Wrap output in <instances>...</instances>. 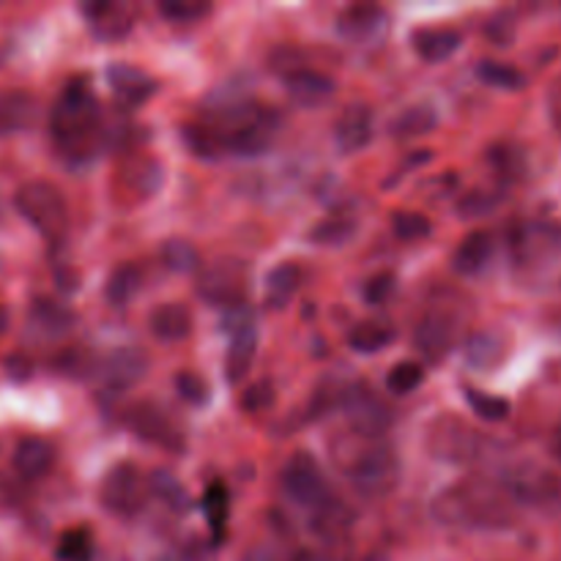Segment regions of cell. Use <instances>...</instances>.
Wrapping results in <instances>:
<instances>
[{
    "label": "cell",
    "instance_id": "cell-11",
    "mask_svg": "<svg viewBox=\"0 0 561 561\" xmlns=\"http://www.w3.org/2000/svg\"><path fill=\"white\" fill-rule=\"evenodd\" d=\"M129 427L142 442L159 444L164 449L184 447V433H181V427L162 409H157V405H135L129 411Z\"/></svg>",
    "mask_w": 561,
    "mask_h": 561
},
{
    "label": "cell",
    "instance_id": "cell-16",
    "mask_svg": "<svg viewBox=\"0 0 561 561\" xmlns=\"http://www.w3.org/2000/svg\"><path fill=\"white\" fill-rule=\"evenodd\" d=\"M285 91L294 99L296 104H305V107H316L332 99L334 93V80L323 71L316 69H294L290 75H285Z\"/></svg>",
    "mask_w": 561,
    "mask_h": 561
},
{
    "label": "cell",
    "instance_id": "cell-22",
    "mask_svg": "<svg viewBox=\"0 0 561 561\" xmlns=\"http://www.w3.org/2000/svg\"><path fill=\"white\" fill-rule=\"evenodd\" d=\"M493 233L491 230H474L460 241V247L453 255V266L458 274H477L488 266L493 255Z\"/></svg>",
    "mask_w": 561,
    "mask_h": 561
},
{
    "label": "cell",
    "instance_id": "cell-14",
    "mask_svg": "<svg viewBox=\"0 0 561 561\" xmlns=\"http://www.w3.org/2000/svg\"><path fill=\"white\" fill-rule=\"evenodd\" d=\"M38 102L33 93L22 88H3L0 91V135H16L36 124Z\"/></svg>",
    "mask_w": 561,
    "mask_h": 561
},
{
    "label": "cell",
    "instance_id": "cell-35",
    "mask_svg": "<svg viewBox=\"0 0 561 561\" xmlns=\"http://www.w3.org/2000/svg\"><path fill=\"white\" fill-rule=\"evenodd\" d=\"M477 71H480L482 80H485L488 85H493V88L515 91V88L524 85V75H520L515 66L502 64V60H482V64L477 66Z\"/></svg>",
    "mask_w": 561,
    "mask_h": 561
},
{
    "label": "cell",
    "instance_id": "cell-17",
    "mask_svg": "<svg viewBox=\"0 0 561 561\" xmlns=\"http://www.w3.org/2000/svg\"><path fill=\"white\" fill-rule=\"evenodd\" d=\"M82 14L99 38H121L135 25V11L121 3H85Z\"/></svg>",
    "mask_w": 561,
    "mask_h": 561
},
{
    "label": "cell",
    "instance_id": "cell-3",
    "mask_svg": "<svg viewBox=\"0 0 561 561\" xmlns=\"http://www.w3.org/2000/svg\"><path fill=\"white\" fill-rule=\"evenodd\" d=\"M16 211L47 239H60L69 225V211L60 190L49 181H27L14 195Z\"/></svg>",
    "mask_w": 561,
    "mask_h": 561
},
{
    "label": "cell",
    "instance_id": "cell-5",
    "mask_svg": "<svg viewBox=\"0 0 561 561\" xmlns=\"http://www.w3.org/2000/svg\"><path fill=\"white\" fill-rule=\"evenodd\" d=\"M247 285V266L233 257H222V261L206 263V266L197 268V294L203 301L214 307H225V310H233V307L244 305Z\"/></svg>",
    "mask_w": 561,
    "mask_h": 561
},
{
    "label": "cell",
    "instance_id": "cell-44",
    "mask_svg": "<svg viewBox=\"0 0 561 561\" xmlns=\"http://www.w3.org/2000/svg\"><path fill=\"white\" fill-rule=\"evenodd\" d=\"M499 203V195L496 192H469V195L460 201V214L463 217H482V214L493 211Z\"/></svg>",
    "mask_w": 561,
    "mask_h": 561
},
{
    "label": "cell",
    "instance_id": "cell-12",
    "mask_svg": "<svg viewBox=\"0 0 561 561\" xmlns=\"http://www.w3.org/2000/svg\"><path fill=\"white\" fill-rule=\"evenodd\" d=\"M148 373V356L140 348H118L102 362V376L104 387L124 392V389L137 387Z\"/></svg>",
    "mask_w": 561,
    "mask_h": 561
},
{
    "label": "cell",
    "instance_id": "cell-47",
    "mask_svg": "<svg viewBox=\"0 0 561 561\" xmlns=\"http://www.w3.org/2000/svg\"><path fill=\"white\" fill-rule=\"evenodd\" d=\"M241 561H279V557L272 551V548L255 546V548H250L244 557H241Z\"/></svg>",
    "mask_w": 561,
    "mask_h": 561
},
{
    "label": "cell",
    "instance_id": "cell-30",
    "mask_svg": "<svg viewBox=\"0 0 561 561\" xmlns=\"http://www.w3.org/2000/svg\"><path fill=\"white\" fill-rule=\"evenodd\" d=\"M148 491L153 493V496L162 499L168 507H173L175 513H184L186 507H190V496H186V491L181 488V482L175 480L173 474H168V471H153L151 477H148Z\"/></svg>",
    "mask_w": 561,
    "mask_h": 561
},
{
    "label": "cell",
    "instance_id": "cell-45",
    "mask_svg": "<svg viewBox=\"0 0 561 561\" xmlns=\"http://www.w3.org/2000/svg\"><path fill=\"white\" fill-rule=\"evenodd\" d=\"M392 294H394V277L389 272H381V274H376V277L367 279L365 299L370 301L373 307L387 305L389 296H392Z\"/></svg>",
    "mask_w": 561,
    "mask_h": 561
},
{
    "label": "cell",
    "instance_id": "cell-43",
    "mask_svg": "<svg viewBox=\"0 0 561 561\" xmlns=\"http://www.w3.org/2000/svg\"><path fill=\"white\" fill-rule=\"evenodd\" d=\"M274 403V383L272 381H257L241 394V409L247 414H261V411L272 409Z\"/></svg>",
    "mask_w": 561,
    "mask_h": 561
},
{
    "label": "cell",
    "instance_id": "cell-8",
    "mask_svg": "<svg viewBox=\"0 0 561 561\" xmlns=\"http://www.w3.org/2000/svg\"><path fill=\"white\" fill-rule=\"evenodd\" d=\"M427 449L447 463H466L480 449V436L453 416H442L427 427Z\"/></svg>",
    "mask_w": 561,
    "mask_h": 561
},
{
    "label": "cell",
    "instance_id": "cell-38",
    "mask_svg": "<svg viewBox=\"0 0 561 561\" xmlns=\"http://www.w3.org/2000/svg\"><path fill=\"white\" fill-rule=\"evenodd\" d=\"M551 477L546 474V471H526V474H518L513 482V493L518 499H524V502H540V499H546L548 493H551Z\"/></svg>",
    "mask_w": 561,
    "mask_h": 561
},
{
    "label": "cell",
    "instance_id": "cell-37",
    "mask_svg": "<svg viewBox=\"0 0 561 561\" xmlns=\"http://www.w3.org/2000/svg\"><path fill=\"white\" fill-rule=\"evenodd\" d=\"M203 513H206L208 526L214 531H222L225 524H228V513H230V496L225 491L222 482H214L211 488L206 491V499H203Z\"/></svg>",
    "mask_w": 561,
    "mask_h": 561
},
{
    "label": "cell",
    "instance_id": "cell-7",
    "mask_svg": "<svg viewBox=\"0 0 561 561\" xmlns=\"http://www.w3.org/2000/svg\"><path fill=\"white\" fill-rule=\"evenodd\" d=\"M279 482H283V491L288 493L299 507L312 510V513L332 499L327 477H323V471L318 469V463L310 455H294V458L285 463Z\"/></svg>",
    "mask_w": 561,
    "mask_h": 561
},
{
    "label": "cell",
    "instance_id": "cell-36",
    "mask_svg": "<svg viewBox=\"0 0 561 561\" xmlns=\"http://www.w3.org/2000/svg\"><path fill=\"white\" fill-rule=\"evenodd\" d=\"M466 400H469V405L474 409V414L480 420L502 422L510 414V403L504 398H499V394L480 392V389H466Z\"/></svg>",
    "mask_w": 561,
    "mask_h": 561
},
{
    "label": "cell",
    "instance_id": "cell-46",
    "mask_svg": "<svg viewBox=\"0 0 561 561\" xmlns=\"http://www.w3.org/2000/svg\"><path fill=\"white\" fill-rule=\"evenodd\" d=\"M488 36L493 38V42L496 44H510L513 42V36H515V20L510 14H499V16H493L491 22H488Z\"/></svg>",
    "mask_w": 561,
    "mask_h": 561
},
{
    "label": "cell",
    "instance_id": "cell-21",
    "mask_svg": "<svg viewBox=\"0 0 561 561\" xmlns=\"http://www.w3.org/2000/svg\"><path fill=\"white\" fill-rule=\"evenodd\" d=\"M255 354H257V327L255 323H250V327L233 332L228 356H225V373H228L230 383L244 381L247 373L252 370Z\"/></svg>",
    "mask_w": 561,
    "mask_h": 561
},
{
    "label": "cell",
    "instance_id": "cell-29",
    "mask_svg": "<svg viewBox=\"0 0 561 561\" xmlns=\"http://www.w3.org/2000/svg\"><path fill=\"white\" fill-rule=\"evenodd\" d=\"M31 321L42 329L44 334H64L69 332L75 316H71L69 307L58 305L53 299H36L31 307Z\"/></svg>",
    "mask_w": 561,
    "mask_h": 561
},
{
    "label": "cell",
    "instance_id": "cell-26",
    "mask_svg": "<svg viewBox=\"0 0 561 561\" xmlns=\"http://www.w3.org/2000/svg\"><path fill=\"white\" fill-rule=\"evenodd\" d=\"M504 351H507V345H504L502 334L480 332L466 345V362L477 370H491L504 359Z\"/></svg>",
    "mask_w": 561,
    "mask_h": 561
},
{
    "label": "cell",
    "instance_id": "cell-19",
    "mask_svg": "<svg viewBox=\"0 0 561 561\" xmlns=\"http://www.w3.org/2000/svg\"><path fill=\"white\" fill-rule=\"evenodd\" d=\"M192 312L190 307L179 305V301H168V305L153 307L148 316V329L162 343H181L192 334Z\"/></svg>",
    "mask_w": 561,
    "mask_h": 561
},
{
    "label": "cell",
    "instance_id": "cell-28",
    "mask_svg": "<svg viewBox=\"0 0 561 561\" xmlns=\"http://www.w3.org/2000/svg\"><path fill=\"white\" fill-rule=\"evenodd\" d=\"M394 340L392 323L381 321H367L359 323L356 329H351L348 345L356 351V354H378L381 348H387Z\"/></svg>",
    "mask_w": 561,
    "mask_h": 561
},
{
    "label": "cell",
    "instance_id": "cell-20",
    "mask_svg": "<svg viewBox=\"0 0 561 561\" xmlns=\"http://www.w3.org/2000/svg\"><path fill=\"white\" fill-rule=\"evenodd\" d=\"M463 42V33L455 31V27H420V31L411 33V47L416 49L422 60H447L449 55H455Z\"/></svg>",
    "mask_w": 561,
    "mask_h": 561
},
{
    "label": "cell",
    "instance_id": "cell-1",
    "mask_svg": "<svg viewBox=\"0 0 561 561\" xmlns=\"http://www.w3.org/2000/svg\"><path fill=\"white\" fill-rule=\"evenodd\" d=\"M53 137L60 151L75 162L93 157L102 142V110L88 80L66 82L53 110Z\"/></svg>",
    "mask_w": 561,
    "mask_h": 561
},
{
    "label": "cell",
    "instance_id": "cell-18",
    "mask_svg": "<svg viewBox=\"0 0 561 561\" xmlns=\"http://www.w3.org/2000/svg\"><path fill=\"white\" fill-rule=\"evenodd\" d=\"M55 466V447L47 438H22L14 449V469L22 480L33 482L42 480L53 471Z\"/></svg>",
    "mask_w": 561,
    "mask_h": 561
},
{
    "label": "cell",
    "instance_id": "cell-31",
    "mask_svg": "<svg viewBox=\"0 0 561 561\" xmlns=\"http://www.w3.org/2000/svg\"><path fill=\"white\" fill-rule=\"evenodd\" d=\"M162 263L170 268V272L190 274L201 268V255H197V250L190 244V241L173 239V241H164Z\"/></svg>",
    "mask_w": 561,
    "mask_h": 561
},
{
    "label": "cell",
    "instance_id": "cell-48",
    "mask_svg": "<svg viewBox=\"0 0 561 561\" xmlns=\"http://www.w3.org/2000/svg\"><path fill=\"white\" fill-rule=\"evenodd\" d=\"M551 118L561 131V80L557 82V88L551 91Z\"/></svg>",
    "mask_w": 561,
    "mask_h": 561
},
{
    "label": "cell",
    "instance_id": "cell-41",
    "mask_svg": "<svg viewBox=\"0 0 561 561\" xmlns=\"http://www.w3.org/2000/svg\"><path fill=\"white\" fill-rule=\"evenodd\" d=\"M488 159H491V164L499 170L502 179H518L524 173V157L515 146H496L488 153Z\"/></svg>",
    "mask_w": 561,
    "mask_h": 561
},
{
    "label": "cell",
    "instance_id": "cell-10",
    "mask_svg": "<svg viewBox=\"0 0 561 561\" xmlns=\"http://www.w3.org/2000/svg\"><path fill=\"white\" fill-rule=\"evenodd\" d=\"M455 337H458V323L449 312L442 310H431L427 316H422V321L414 329L416 351L427 362H442L453 351Z\"/></svg>",
    "mask_w": 561,
    "mask_h": 561
},
{
    "label": "cell",
    "instance_id": "cell-24",
    "mask_svg": "<svg viewBox=\"0 0 561 561\" xmlns=\"http://www.w3.org/2000/svg\"><path fill=\"white\" fill-rule=\"evenodd\" d=\"M301 285V268L296 263H279L266 277V305L272 310H283Z\"/></svg>",
    "mask_w": 561,
    "mask_h": 561
},
{
    "label": "cell",
    "instance_id": "cell-50",
    "mask_svg": "<svg viewBox=\"0 0 561 561\" xmlns=\"http://www.w3.org/2000/svg\"><path fill=\"white\" fill-rule=\"evenodd\" d=\"M553 449H557V455L561 458V431L557 433V438H553Z\"/></svg>",
    "mask_w": 561,
    "mask_h": 561
},
{
    "label": "cell",
    "instance_id": "cell-6",
    "mask_svg": "<svg viewBox=\"0 0 561 561\" xmlns=\"http://www.w3.org/2000/svg\"><path fill=\"white\" fill-rule=\"evenodd\" d=\"M102 507L107 513L121 515V518H129L142 510L148 499V480L142 477V471L131 463H118L104 474L102 491Z\"/></svg>",
    "mask_w": 561,
    "mask_h": 561
},
{
    "label": "cell",
    "instance_id": "cell-15",
    "mask_svg": "<svg viewBox=\"0 0 561 561\" xmlns=\"http://www.w3.org/2000/svg\"><path fill=\"white\" fill-rule=\"evenodd\" d=\"M107 82H110V88H113L115 99L124 104H129V107L148 102V99L153 96V91H157V82H153V77H148L146 71L137 69V66H131V64L110 66Z\"/></svg>",
    "mask_w": 561,
    "mask_h": 561
},
{
    "label": "cell",
    "instance_id": "cell-42",
    "mask_svg": "<svg viewBox=\"0 0 561 561\" xmlns=\"http://www.w3.org/2000/svg\"><path fill=\"white\" fill-rule=\"evenodd\" d=\"M175 389H179L181 398L186 400V403L192 405H206L208 403V383L206 378L197 376V373H179V378H175Z\"/></svg>",
    "mask_w": 561,
    "mask_h": 561
},
{
    "label": "cell",
    "instance_id": "cell-40",
    "mask_svg": "<svg viewBox=\"0 0 561 561\" xmlns=\"http://www.w3.org/2000/svg\"><path fill=\"white\" fill-rule=\"evenodd\" d=\"M159 14L170 22H197L201 16L211 14V3H195V0H164V3H159Z\"/></svg>",
    "mask_w": 561,
    "mask_h": 561
},
{
    "label": "cell",
    "instance_id": "cell-32",
    "mask_svg": "<svg viewBox=\"0 0 561 561\" xmlns=\"http://www.w3.org/2000/svg\"><path fill=\"white\" fill-rule=\"evenodd\" d=\"M356 233V219L351 217H332V219H323L318 222L316 228L310 230V241L323 247H340Z\"/></svg>",
    "mask_w": 561,
    "mask_h": 561
},
{
    "label": "cell",
    "instance_id": "cell-49",
    "mask_svg": "<svg viewBox=\"0 0 561 561\" xmlns=\"http://www.w3.org/2000/svg\"><path fill=\"white\" fill-rule=\"evenodd\" d=\"M5 327H9V312H5L3 307H0V334L5 332Z\"/></svg>",
    "mask_w": 561,
    "mask_h": 561
},
{
    "label": "cell",
    "instance_id": "cell-33",
    "mask_svg": "<svg viewBox=\"0 0 561 561\" xmlns=\"http://www.w3.org/2000/svg\"><path fill=\"white\" fill-rule=\"evenodd\" d=\"M422 381H425V367L420 362H398L387 376L389 392L398 394V398L416 392L422 387Z\"/></svg>",
    "mask_w": 561,
    "mask_h": 561
},
{
    "label": "cell",
    "instance_id": "cell-23",
    "mask_svg": "<svg viewBox=\"0 0 561 561\" xmlns=\"http://www.w3.org/2000/svg\"><path fill=\"white\" fill-rule=\"evenodd\" d=\"M142 279H146V274H142V268L137 263H121V266H115L110 272L107 285H104V296H107V301L113 307L129 305L140 294Z\"/></svg>",
    "mask_w": 561,
    "mask_h": 561
},
{
    "label": "cell",
    "instance_id": "cell-2",
    "mask_svg": "<svg viewBox=\"0 0 561 561\" xmlns=\"http://www.w3.org/2000/svg\"><path fill=\"white\" fill-rule=\"evenodd\" d=\"M340 469L348 471L351 485L365 499L389 496L400 477L398 455L381 438H365L359 453L351 455V460H345Z\"/></svg>",
    "mask_w": 561,
    "mask_h": 561
},
{
    "label": "cell",
    "instance_id": "cell-39",
    "mask_svg": "<svg viewBox=\"0 0 561 561\" xmlns=\"http://www.w3.org/2000/svg\"><path fill=\"white\" fill-rule=\"evenodd\" d=\"M93 553V540L88 529H69L58 542L60 561H88Z\"/></svg>",
    "mask_w": 561,
    "mask_h": 561
},
{
    "label": "cell",
    "instance_id": "cell-34",
    "mask_svg": "<svg viewBox=\"0 0 561 561\" xmlns=\"http://www.w3.org/2000/svg\"><path fill=\"white\" fill-rule=\"evenodd\" d=\"M392 230L400 241H422L433 233V225L420 211H394Z\"/></svg>",
    "mask_w": 561,
    "mask_h": 561
},
{
    "label": "cell",
    "instance_id": "cell-25",
    "mask_svg": "<svg viewBox=\"0 0 561 561\" xmlns=\"http://www.w3.org/2000/svg\"><path fill=\"white\" fill-rule=\"evenodd\" d=\"M383 22V9L381 5H373V3H359V5H351L340 14L337 27L343 36L348 38H365L376 31L378 25Z\"/></svg>",
    "mask_w": 561,
    "mask_h": 561
},
{
    "label": "cell",
    "instance_id": "cell-27",
    "mask_svg": "<svg viewBox=\"0 0 561 561\" xmlns=\"http://www.w3.org/2000/svg\"><path fill=\"white\" fill-rule=\"evenodd\" d=\"M438 115L431 104H414V107L403 110L398 118L392 121V135L398 140H409V137H420L427 135V131L436 129Z\"/></svg>",
    "mask_w": 561,
    "mask_h": 561
},
{
    "label": "cell",
    "instance_id": "cell-13",
    "mask_svg": "<svg viewBox=\"0 0 561 561\" xmlns=\"http://www.w3.org/2000/svg\"><path fill=\"white\" fill-rule=\"evenodd\" d=\"M373 140V110L367 104H348L334 124V142L343 153H356Z\"/></svg>",
    "mask_w": 561,
    "mask_h": 561
},
{
    "label": "cell",
    "instance_id": "cell-9",
    "mask_svg": "<svg viewBox=\"0 0 561 561\" xmlns=\"http://www.w3.org/2000/svg\"><path fill=\"white\" fill-rule=\"evenodd\" d=\"M351 431L365 438H381L389 425V409L367 387H351L343 394Z\"/></svg>",
    "mask_w": 561,
    "mask_h": 561
},
{
    "label": "cell",
    "instance_id": "cell-4",
    "mask_svg": "<svg viewBox=\"0 0 561 561\" xmlns=\"http://www.w3.org/2000/svg\"><path fill=\"white\" fill-rule=\"evenodd\" d=\"M433 515L442 524H499L504 515L496 493L482 485L453 488L433 502Z\"/></svg>",
    "mask_w": 561,
    "mask_h": 561
}]
</instances>
